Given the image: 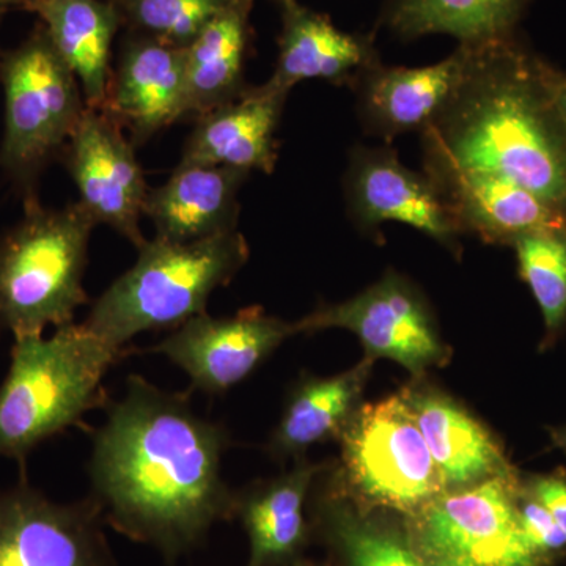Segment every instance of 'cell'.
<instances>
[{
	"label": "cell",
	"mask_w": 566,
	"mask_h": 566,
	"mask_svg": "<svg viewBox=\"0 0 566 566\" xmlns=\"http://www.w3.org/2000/svg\"><path fill=\"white\" fill-rule=\"evenodd\" d=\"M230 442L223 424L193 411L191 394L129 375L88 460L104 524L169 562L199 549L216 523L233 517L234 491L222 476Z\"/></svg>",
	"instance_id": "cell-1"
},
{
	"label": "cell",
	"mask_w": 566,
	"mask_h": 566,
	"mask_svg": "<svg viewBox=\"0 0 566 566\" xmlns=\"http://www.w3.org/2000/svg\"><path fill=\"white\" fill-rule=\"evenodd\" d=\"M464 66L452 98L422 136L423 172L499 175L566 219V128L542 77V57L515 35L460 44Z\"/></svg>",
	"instance_id": "cell-2"
},
{
	"label": "cell",
	"mask_w": 566,
	"mask_h": 566,
	"mask_svg": "<svg viewBox=\"0 0 566 566\" xmlns=\"http://www.w3.org/2000/svg\"><path fill=\"white\" fill-rule=\"evenodd\" d=\"M126 353L84 323L14 338L0 385V457L24 464L33 449L80 424L104 403V376Z\"/></svg>",
	"instance_id": "cell-3"
},
{
	"label": "cell",
	"mask_w": 566,
	"mask_h": 566,
	"mask_svg": "<svg viewBox=\"0 0 566 566\" xmlns=\"http://www.w3.org/2000/svg\"><path fill=\"white\" fill-rule=\"evenodd\" d=\"M136 263L93 303L85 326L125 348L136 335L178 329L207 312L216 290L229 285L249 260L243 234H218L193 243L153 238Z\"/></svg>",
	"instance_id": "cell-4"
},
{
	"label": "cell",
	"mask_w": 566,
	"mask_h": 566,
	"mask_svg": "<svg viewBox=\"0 0 566 566\" xmlns=\"http://www.w3.org/2000/svg\"><path fill=\"white\" fill-rule=\"evenodd\" d=\"M20 222L0 237V334L41 335L74 323L88 303L84 275L96 226L80 202L25 200Z\"/></svg>",
	"instance_id": "cell-5"
},
{
	"label": "cell",
	"mask_w": 566,
	"mask_h": 566,
	"mask_svg": "<svg viewBox=\"0 0 566 566\" xmlns=\"http://www.w3.org/2000/svg\"><path fill=\"white\" fill-rule=\"evenodd\" d=\"M0 84L6 98L0 169L24 200L48 164L62 156L84 114V93L48 35L44 25L20 46L0 55Z\"/></svg>",
	"instance_id": "cell-6"
},
{
	"label": "cell",
	"mask_w": 566,
	"mask_h": 566,
	"mask_svg": "<svg viewBox=\"0 0 566 566\" xmlns=\"http://www.w3.org/2000/svg\"><path fill=\"white\" fill-rule=\"evenodd\" d=\"M517 471L449 490L401 517L427 566H547L521 526Z\"/></svg>",
	"instance_id": "cell-7"
},
{
	"label": "cell",
	"mask_w": 566,
	"mask_h": 566,
	"mask_svg": "<svg viewBox=\"0 0 566 566\" xmlns=\"http://www.w3.org/2000/svg\"><path fill=\"white\" fill-rule=\"evenodd\" d=\"M340 438L354 504L405 517L447 491L403 395L359 406Z\"/></svg>",
	"instance_id": "cell-8"
},
{
	"label": "cell",
	"mask_w": 566,
	"mask_h": 566,
	"mask_svg": "<svg viewBox=\"0 0 566 566\" xmlns=\"http://www.w3.org/2000/svg\"><path fill=\"white\" fill-rule=\"evenodd\" d=\"M293 324L296 334L334 327L349 331L364 345L365 357L394 360L415 376L449 357L427 301L394 271L352 300L322 305Z\"/></svg>",
	"instance_id": "cell-9"
},
{
	"label": "cell",
	"mask_w": 566,
	"mask_h": 566,
	"mask_svg": "<svg viewBox=\"0 0 566 566\" xmlns=\"http://www.w3.org/2000/svg\"><path fill=\"white\" fill-rule=\"evenodd\" d=\"M92 497L51 501L35 488L0 490V566H115Z\"/></svg>",
	"instance_id": "cell-10"
},
{
	"label": "cell",
	"mask_w": 566,
	"mask_h": 566,
	"mask_svg": "<svg viewBox=\"0 0 566 566\" xmlns=\"http://www.w3.org/2000/svg\"><path fill=\"white\" fill-rule=\"evenodd\" d=\"M136 147L123 126L104 111L85 107L62 156L80 192V202L95 223H104L137 249L148 188Z\"/></svg>",
	"instance_id": "cell-11"
},
{
	"label": "cell",
	"mask_w": 566,
	"mask_h": 566,
	"mask_svg": "<svg viewBox=\"0 0 566 566\" xmlns=\"http://www.w3.org/2000/svg\"><path fill=\"white\" fill-rule=\"evenodd\" d=\"M345 199L354 226L379 234L385 222H400L460 251V222L427 174L415 172L387 147H356L349 153ZM381 237V234H379Z\"/></svg>",
	"instance_id": "cell-12"
},
{
	"label": "cell",
	"mask_w": 566,
	"mask_h": 566,
	"mask_svg": "<svg viewBox=\"0 0 566 566\" xmlns=\"http://www.w3.org/2000/svg\"><path fill=\"white\" fill-rule=\"evenodd\" d=\"M294 324L251 307L232 316H193L148 352L189 376L192 389L223 395L241 385L286 340Z\"/></svg>",
	"instance_id": "cell-13"
},
{
	"label": "cell",
	"mask_w": 566,
	"mask_h": 566,
	"mask_svg": "<svg viewBox=\"0 0 566 566\" xmlns=\"http://www.w3.org/2000/svg\"><path fill=\"white\" fill-rule=\"evenodd\" d=\"M104 112L129 129L134 147L185 118V48L132 32L112 71Z\"/></svg>",
	"instance_id": "cell-14"
},
{
	"label": "cell",
	"mask_w": 566,
	"mask_h": 566,
	"mask_svg": "<svg viewBox=\"0 0 566 566\" xmlns=\"http://www.w3.org/2000/svg\"><path fill=\"white\" fill-rule=\"evenodd\" d=\"M289 95L266 81L200 115L180 163L229 167L249 175L253 170L273 174L279 159L275 136Z\"/></svg>",
	"instance_id": "cell-15"
},
{
	"label": "cell",
	"mask_w": 566,
	"mask_h": 566,
	"mask_svg": "<svg viewBox=\"0 0 566 566\" xmlns=\"http://www.w3.org/2000/svg\"><path fill=\"white\" fill-rule=\"evenodd\" d=\"M464 66V50L434 65L406 69L381 61L357 77V111L364 128L386 142L406 133L422 134L452 98Z\"/></svg>",
	"instance_id": "cell-16"
},
{
	"label": "cell",
	"mask_w": 566,
	"mask_h": 566,
	"mask_svg": "<svg viewBox=\"0 0 566 566\" xmlns=\"http://www.w3.org/2000/svg\"><path fill=\"white\" fill-rule=\"evenodd\" d=\"M449 203L463 233L510 245L526 234L566 233V219L516 182L479 170L424 172Z\"/></svg>",
	"instance_id": "cell-17"
},
{
	"label": "cell",
	"mask_w": 566,
	"mask_h": 566,
	"mask_svg": "<svg viewBox=\"0 0 566 566\" xmlns=\"http://www.w3.org/2000/svg\"><path fill=\"white\" fill-rule=\"evenodd\" d=\"M282 7L277 63L271 84L285 92L308 80L352 87L368 66L379 62L374 36L335 28L327 14L307 9L297 0Z\"/></svg>",
	"instance_id": "cell-18"
},
{
	"label": "cell",
	"mask_w": 566,
	"mask_h": 566,
	"mask_svg": "<svg viewBox=\"0 0 566 566\" xmlns=\"http://www.w3.org/2000/svg\"><path fill=\"white\" fill-rule=\"evenodd\" d=\"M249 174L207 164H178L169 180L148 191L144 216L156 238L193 243L238 230V193Z\"/></svg>",
	"instance_id": "cell-19"
},
{
	"label": "cell",
	"mask_w": 566,
	"mask_h": 566,
	"mask_svg": "<svg viewBox=\"0 0 566 566\" xmlns=\"http://www.w3.org/2000/svg\"><path fill=\"white\" fill-rule=\"evenodd\" d=\"M322 469L297 458L286 474L234 493L233 516L249 538L245 566H294L304 560L312 532L305 504Z\"/></svg>",
	"instance_id": "cell-20"
},
{
	"label": "cell",
	"mask_w": 566,
	"mask_h": 566,
	"mask_svg": "<svg viewBox=\"0 0 566 566\" xmlns=\"http://www.w3.org/2000/svg\"><path fill=\"white\" fill-rule=\"evenodd\" d=\"M400 394L411 409L447 491L515 471L493 434L452 398L419 386L405 387Z\"/></svg>",
	"instance_id": "cell-21"
},
{
	"label": "cell",
	"mask_w": 566,
	"mask_h": 566,
	"mask_svg": "<svg viewBox=\"0 0 566 566\" xmlns=\"http://www.w3.org/2000/svg\"><path fill=\"white\" fill-rule=\"evenodd\" d=\"M63 62L80 81L85 104L104 111L112 80V43L122 20L112 0H44L36 10Z\"/></svg>",
	"instance_id": "cell-22"
},
{
	"label": "cell",
	"mask_w": 566,
	"mask_h": 566,
	"mask_svg": "<svg viewBox=\"0 0 566 566\" xmlns=\"http://www.w3.org/2000/svg\"><path fill=\"white\" fill-rule=\"evenodd\" d=\"M252 6L253 0L234 3L186 48V117H200L248 88L244 63Z\"/></svg>",
	"instance_id": "cell-23"
},
{
	"label": "cell",
	"mask_w": 566,
	"mask_h": 566,
	"mask_svg": "<svg viewBox=\"0 0 566 566\" xmlns=\"http://www.w3.org/2000/svg\"><path fill=\"white\" fill-rule=\"evenodd\" d=\"M375 360L365 357L333 378L305 376L290 392L281 420L271 436V455L279 460L303 458L311 446L340 436L357 409Z\"/></svg>",
	"instance_id": "cell-24"
},
{
	"label": "cell",
	"mask_w": 566,
	"mask_h": 566,
	"mask_svg": "<svg viewBox=\"0 0 566 566\" xmlns=\"http://www.w3.org/2000/svg\"><path fill=\"white\" fill-rule=\"evenodd\" d=\"M315 528L334 566H427L409 543L401 517L363 509L345 495L318 502Z\"/></svg>",
	"instance_id": "cell-25"
},
{
	"label": "cell",
	"mask_w": 566,
	"mask_h": 566,
	"mask_svg": "<svg viewBox=\"0 0 566 566\" xmlns=\"http://www.w3.org/2000/svg\"><path fill=\"white\" fill-rule=\"evenodd\" d=\"M528 0H387V28L403 40L450 35L480 44L515 35Z\"/></svg>",
	"instance_id": "cell-26"
},
{
	"label": "cell",
	"mask_w": 566,
	"mask_h": 566,
	"mask_svg": "<svg viewBox=\"0 0 566 566\" xmlns=\"http://www.w3.org/2000/svg\"><path fill=\"white\" fill-rule=\"evenodd\" d=\"M512 248L521 277L542 311L543 346L553 345L566 326V233L526 234Z\"/></svg>",
	"instance_id": "cell-27"
},
{
	"label": "cell",
	"mask_w": 566,
	"mask_h": 566,
	"mask_svg": "<svg viewBox=\"0 0 566 566\" xmlns=\"http://www.w3.org/2000/svg\"><path fill=\"white\" fill-rule=\"evenodd\" d=\"M134 33L188 48L212 20L240 0H112Z\"/></svg>",
	"instance_id": "cell-28"
},
{
	"label": "cell",
	"mask_w": 566,
	"mask_h": 566,
	"mask_svg": "<svg viewBox=\"0 0 566 566\" xmlns=\"http://www.w3.org/2000/svg\"><path fill=\"white\" fill-rule=\"evenodd\" d=\"M517 513L521 526L526 532L536 554L543 558L547 566H554L566 557V534L558 526L557 521L551 516L545 506L528 493L521 476L520 490L516 497Z\"/></svg>",
	"instance_id": "cell-29"
},
{
	"label": "cell",
	"mask_w": 566,
	"mask_h": 566,
	"mask_svg": "<svg viewBox=\"0 0 566 566\" xmlns=\"http://www.w3.org/2000/svg\"><path fill=\"white\" fill-rule=\"evenodd\" d=\"M528 493L534 495L551 516L557 521L558 526L566 534V471L557 469L551 474L528 475L523 479Z\"/></svg>",
	"instance_id": "cell-30"
},
{
	"label": "cell",
	"mask_w": 566,
	"mask_h": 566,
	"mask_svg": "<svg viewBox=\"0 0 566 566\" xmlns=\"http://www.w3.org/2000/svg\"><path fill=\"white\" fill-rule=\"evenodd\" d=\"M539 69H542V77L545 81L547 93H549L558 117L562 118L566 128V73L543 59Z\"/></svg>",
	"instance_id": "cell-31"
},
{
	"label": "cell",
	"mask_w": 566,
	"mask_h": 566,
	"mask_svg": "<svg viewBox=\"0 0 566 566\" xmlns=\"http://www.w3.org/2000/svg\"><path fill=\"white\" fill-rule=\"evenodd\" d=\"M43 2L44 0H0V3L7 7V9H9V7H18V9L33 11V13H36V10H39V7Z\"/></svg>",
	"instance_id": "cell-32"
},
{
	"label": "cell",
	"mask_w": 566,
	"mask_h": 566,
	"mask_svg": "<svg viewBox=\"0 0 566 566\" xmlns=\"http://www.w3.org/2000/svg\"><path fill=\"white\" fill-rule=\"evenodd\" d=\"M549 434L554 447L564 450L566 453V424L565 427L553 428V430L549 431Z\"/></svg>",
	"instance_id": "cell-33"
},
{
	"label": "cell",
	"mask_w": 566,
	"mask_h": 566,
	"mask_svg": "<svg viewBox=\"0 0 566 566\" xmlns=\"http://www.w3.org/2000/svg\"><path fill=\"white\" fill-rule=\"evenodd\" d=\"M294 566H324V565H316V564H311V562H300V564L297 565H294Z\"/></svg>",
	"instance_id": "cell-34"
},
{
	"label": "cell",
	"mask_w": 566,
	"mask_h": 566,
	"mask_svg": "<svg viewBox=\"0 0 566 566\" xmlns=\"http://www.w3.org/2000/svg\"><path fill=\"white\" fill-rule=\"evenodd\" d=\"M7 7H3L2 3H0V21H2L3 13H6Z\"/></svg>",
	"instance_id": "cell-35"
},
{
	"label": "cell",
	"mask_w": 566,
	"mask_h": 566,
	"mask_svg": "<svg viewBox=\"0 0 566 566\" xmlns=\"http://www.w3.org/2000/svg\"><path fill=\"white\" fill-rule=\"evenodd\" d=\"M275 2L282 3L285 2V0H275Z\"/></svg>",
	"instance_id": "cell-36"
}]
</instances>
